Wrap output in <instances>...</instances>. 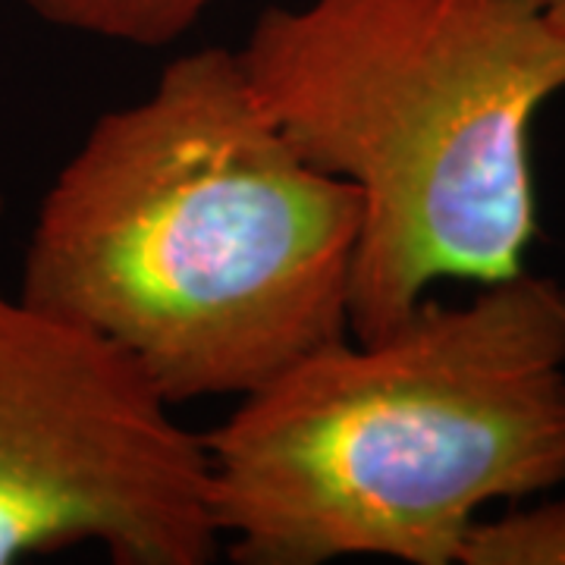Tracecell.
<instances>
[{"mask_svg":"<svg viewBox=\"0 0 565 565\" xmlns=\"http://www.w3.org/2000/svg\"><path fill=\"white\" fill-rule=\"evenodd\" d=\"M355 185L264 114L236 51L177 54L47 185L20 292L102 337L167 403L262 390L349 337Z\"/></svg>","mask_w":565,"mask_h":565,"instance_id":"cell-1","label":"cell"},{"mask_svg":"<svg viewBox=\"0 0 565 565\" xmlns=\"http://www.w3.org/2000/svg\"><path fill=\"white\" fill-rule=\"evenodd\" d=\"M202 440L233 563H459L487 505L565 487V282L525 267L471 302L424 299L296 362Z\"/></svg>","mask_w":565,"mask_h":565,"instance_id":"cell-2","label":"cell"},{"mask_svg":"<svg viewBox=\"0 0 565 565\" xmlns=\"http://www.w3.org/2000/svg\"><path fill=\"white\" fill-rule=\"evenodd\" d=\"M236 54L286 141L362 199L355 340L403 323L437 282L525 270L531 126L565 92V32L541 0L267 7Z\"/></svg>","mask_w":565,"mask_h":565,"instance_id":"cell-3","label":"cell"},{"mask_svg":"<svg viewBox=\"0 0 565 565\" xmlns=\"http://www.w3.org/2000/svg\"><path fill=\"white\" fill-rule=\"evenodd\" d=\"M73 546L214 563L204 440L122 352L0 286V565Z\"/></svg>","mask_w":565,"mask_h":565,"instance_id":"cell-4","label":"cell"},{"mask_svg":"<svg viewBox=\"0 0 565 565\" xmlns=\"http://www.w3.org/2000/svg\"><path fill=\"white\" fill-rule=\"evenodd\" d=\"M39 20L57 29L120 41L136 47H167L195 29L223 0H22Z\"/></svg>","mask_w":565,"mask_h":565,"instance_id":"cell-5","label":"cell"},{"mask_svg":"<svg viewBox=\"0 0 565 565\" xmlns=\"http://www.w3.org/2000/svg\"><path fill=\"white\" fill-rule=\"evenodd\" d=\"M459 565H565V497L478 519Z\"/></svg>","mask_w":565,"mask_h":565,"instance_id":"cell-6","label":"cell"},{"mask_svg":"<svg viewBox=\"0 0 565 565\" xmlns=\"http://www.w3.org/2000/svg\"><path fill=\"white\" fill-rule=\"evenodd\" d=\"M541 3H544L546 17L565 32V0H541Z\"/></svg>","mask_w":565,"mask_h":565,"instance_id":"cell-7","label":"cell"}]
</instances>
